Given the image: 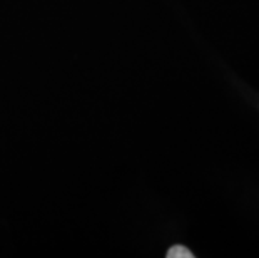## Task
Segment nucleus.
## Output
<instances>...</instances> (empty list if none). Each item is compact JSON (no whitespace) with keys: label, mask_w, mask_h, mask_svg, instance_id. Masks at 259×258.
I'll return each mask as SVG.
<instances>
[{"label":"nucleus","mask_w":259,"mask_h":258,"mask_svg":"<svg viewBox=\"0 0 259 258\" xmlns=\"http://www.w3.org/2000/svg\"><path fill=\"white\" fill-rule=\"evenodd\" d=\"M166 256L167 258H192V256H194V253H192L189 248L183 246V245H174V246H170V248H169Z\"/></svg>","instance_id":"1"}]
</instances>
